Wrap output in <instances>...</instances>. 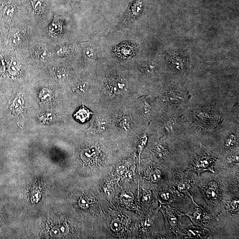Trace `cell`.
<instances>
[{
    "instance_id": "6da1fadb",
    "label": "cell",
    "mask_w": 239,
    "mask_h": 239,
    "mask_svg": "<svg viewBox=\"0 0 239 239\" xmlns=\"http://www.w3.org/2000/svg\"><path fill=\"white\" fill-rule=\"evenodd\" d=\"M192 200L191 208L185 215L188 216L192 224L211 229L213 225V217L209 212L201 206L198 205L194 200L193 196H189Z\"/></svg>"
},
{
    "instance_id": "7a4b0ae2",
    "label": "cell",
    "mask_w": 239,
    "mask_h": 239,
    "mask_svg": "<svg viewBox=\"0 0 239 239\" xmlns=\"http://www.w3.org/2000/svg\"><path fill=\"white\" fill-rule=\"evenodd\" d=\"M217 160L216 156L209 152H201L195 157L187 170L195 171L200 176L205 171H210L216 175L214 170L215 162Z\"/></svg>"
},
{
    "instance_id": "3957f363",
    "label": "cell",
    "mask_w": 239,
    "mask_h": 239,
    "mask_svg": "<svg viewBox=\"0 0 239 239\" xmlns=\"http://www.w3.org/2000/svg\"><path fill=\"white\" fill-rule=\"evenodd\" d=\"M162 211L169 231L178 236L182 226L181 220L185 214L168 205L162 206Z\"/></svg>"
},
{
    "instance_id": "277c9868",
    "label": "cell",
    "mask_w": 239,
    "mask_h": 239,
    "mask_svg": "<svg viewBox=\"0 0 239 239\" xmlns=\"http://www.w3.org/2000/svg\"><path fill=\"white\" fill-rule=\"evenodd\" d=\"M211 234L210 228L191 224L182 226L178 236L181 239H208Z\"/></svg>"
},
{
    "instance_id": "5b68a950",
    "label": "cell",
    "mask_w": 239,
    "mask_h": 239,
    "mask_svg": "<svg viewBox=\"0 0 239 239\" xmlns=\"http://www.w3.org/2000/svg\"><path fill=\"white\" fill-rule=\"evenodd\" d=\"M202 191L204 198L208 205H216L220 201L221 190L220 183L218 181H209L202 187Z\"/></svg>"
},
{
    "instance_id": "8992f818",
    "label": "cell",
    "mask_w": 239,
    "mask_h": 239,
    "mask_svg": "<svg viewBox=\"0 0 239 239\" xmlns=\"http://www.w3.org/2000/svg\"><path fill=\"white\" fill-rule=\"evenodd\" d=\"M187 57L184 54L175 52L169 56V61L174 69L179 72H184L187 68Z\"/></svg>"
},
{
    "instance_id": "52a82bcc",
    "label": "cell",
    "mask_w": 239,
    "mask_h": 239,
    "mask_svg": "<svg viewBox=\"0 0 239 239\" xmlns=\"http://www.w3.org/2000/svg\"><path fill=\"white\" fill-rule=\"evenodd\" d=\"M108 87L112 93L120 94L125 90L127 83L124 78L116 75L109 79Z\"/></svg>"
},
{
    "instance_id": "ba28073f",
    "label": "cell",
    "mask_w": 239,
    "mask_h": 239,
    "mask_svg": "<svg viewBox=\"0 0 239 239\" xmlns=\"http://www.w3.org/2000/svg\"><path fill=\"white\" fill-rule=\"evenodd\" d=\"M179 195L178 190L177 191L174 187L171 188L170 187L169 190L162 191L159 194L162 200L167 203H169V204L178 201Z\"/></svg>"
},
{
    "instance_id": "9c48e42d",
    "label": "cell",
    "mask_w": 239,
    "mask_h": 239,
    "mask_svg": "<svg viewBox=\"0 0 239 239\" xmlns=\"http://www.w3.org/2000/svg\"><path fill=\"white\" fill-rule=\"evenodd\" d=\"M175 185L177 187V190L181 194H185L189 196H192L191 181L189 179L184 178L178 179L175 182Z\"/></svg>"
},
{
    "instance_id": "30bf717a",
    "label": "cell",
    "mask_w": 239,
    "mask_h": 239,
    "mask_svg": "<svg viewBox=\"0 0 239 239\" xmlns=\"http://www.w3.org/2000/svg\"><path fill=\"white\" fill-rule=\"evenodd\" d=\"M185 93L176 90H171L167 93V98L170 103H178L185 100L187 98Z\"/></svg>"
},
{
    "instance_id": "8fae6325",
    "label": "cell",
    "mask_w": 239,
    "mask_h": 239,
    "mask_svg": "<svg viewBox=\"0 0 239 239\" xmlns=\"http://www.w3.org/2000/svg\"><path fill=\"white\" fill-rule=\"evenodd\" d=\"M226 210L231 215H239V201L238 198L230 200L226 204Z\"/></svg>"
},
{
    "instance_id": "7c38bea8",
    "label": "cell",
    "mask_w": 239,
    "mask_h": 239,
    "mask_svg": "<svg viewBox=\"0 0 239 239\" xmlns=\"http://www.w3.org/2000/svg\"><path fill=\"white\" fill-rule=\"evenodd\" d=\"M92 114V112L83 106L76 112L75 114H74V117L81 122L83 123L89 119L90 116Z\"/></svg>"
},
{
    "instance_id": "4fadbf2b",
    "label": "cell",
    "mask_w": 239,
    "mask_h": 239,
    "mask_svg": "<svg viewBox=\"0 0 239 239\" xmlns=\"http://www.w3.org/2000/svg\"><path fill=\"white\" fill-rule=\"evenodd\" d=\"M69 231V228L66 224H62L56 226L51 229L52 236L56 237H61L66 235Z\"/></svg>"
},
{
    "instance_id": "5bb4252c",
    "label": "cell",
    "mask_w": 239,
    "mask_h": 239,
    "mask_svg": "<svg viewBox=\"0 0 239 239\" xmlns=\"http://www.w3.org/2000/svg\"><path fill=\"white\" fill-rule=\"evenodd\" d=\"M237 145H238V139L234 134H231L228 136L225 140V150H229Z\"/></svg>"
},
{
    "instance_id": "9a60e30c",
    "label": "cell",
    "mask_w": 239,
    "mask_h": 239,
    "mask_svg": "<svg viewBox=\"0 0 239 239\" xmlns=\"http://www.w3.org/2000/svg\"><path fill=\"white\" fill-rule=\"evenodd\" d=\"M239 152H231L228 154L225 161V164L228 166H233L239 163Z\"/></svg>"
},
{
    "instance_id": "2e32d148",
    "label": "cell",
    "mask_w": 239,
    "mask_h": 239,
    "mask_svg": "<svg viewBox=\"0 0 239 239\" xmlns=\"http://www.w3.org/2000/svg\"><path fill=\"white\" fill-rule=\"evenodd\" d=\"M148 138L146 135H142L139 138V140L138 144L137 146V151L139 154V166H140V158L141 155V153L143 152L144 148L147 144V141H148Z\"/></svg>"
},
{
    "instance_id": "e0dca14e",
    "label": "cell",
    "mask_w": 239,
    "mask_h": 239,
    "mask_svg": "<svg viewBox=\"0 0 239 239\" xmlns=\"http://www.w3.org/2000/svg\"><path fill=\"white\" fill-rule=\"evenodd\" d=\"M20 63L17 59H14L10 63L9 66V72L11 75H14L17 74L20 70Z\"/></svg>"
},
{
    "instance_id": "ac0fdd59",
    "label": "cell",
    "mask_w": 239,
    "mask_h": 239,
    "mask_svg": "<svg viewBox=\"0 0 239 239\" xmlns=\"http://www.w3.org/2000/svg\"><path fill=\"white\" fill-rule=\"evenodd\" d=\"M162 173L159 169H155L151 172L149 179L153 183L159 182L162 179Z\"/></svg>"
},
{
    "instance_id": "d6986e66",
    "label": "cell",
    "mask_w": 239,
    "mask_h": 239,
    "mask_svg": "<svg viewBox=\"0 0 239 239\" xmlns=\"http://www.w3.org/2000/svg\"><path fill=\"white\" fill-rule=\"evenodd\" d=\"M131 125V121L130 118L127 116H124L121 119L120 121V126L124 130L130 129Z\"/></svg>"
},
{
    "instance_id": "ffe728a7",
    "label": "cell",
    "mask_w": 239,
    "mask_h": 239,
    "mask_svg": "<svg viewBox=\"0 0 239 239\" xmlns=\"http://www.w3.org/2000/svg\"><path fill=\"white\" fill-rule=\"evenodd\" d=\"M106 126L107 122L106 120L101 118L97 119L95 123V127L98 131H104L106 129Z\"/></svg>"
},
{
    "instance_id": "44dd1931",
    "label": "cell",
    "mask_w": 239,
    "mask_h": 239,
    "mask_svg": "<svg viewBox=\"0 0 239 239\" xmlns=\"http://www.w3.org/2000/svg\"><path fill=\"white\" fill-rule=\"evenodd\" d=\"M156 66V64L154 62L149 61L144 64L143 66V70L145 73H151L155 70Z\"/></svg>"
},
{
    "instance_id": "7402d4cb",
    "label": "cell",
    "mask_w": 239,
    "mask_h": 239,
    "mask_svg": "<svg viewBox=\"0 0 239 239\" xmlns=\"http://www.w3.org/2000/svg\"><path fill=\"white\" fill-rule=\"evenodd\" d=\"M51 93L48 90L44 89L40 92V97L42 101L49 102L51 99Z\"/></svg>"
},
{
    "instance_id": "603a6c76",
    "label": "cell",
    "mask_w": 239,
    "mask_h": 239,
    "mask_svg": "<svg viewBox=\"0 0 239 239\" xmlns=\"http://www.w3.org/2000/svg\"><path fill=\"white\" fill-rule=\"evenodd\" d=\"M157 152L159 157L164 159L167 158L169 154L167 148L162 146H159L157 147Z\"/></svg>"
},
{
    "instance_id": "cb8c5ba5",
    "label": "cell",
    "mask_w": 239,
    "mask_h": 239,
    "mask_svg": "<svg viewBox=\"0 0 239 239\" xmlns=\"http://www.w3.org/2000/svg\"><path fill=\"white\" fill-rule=\"evenodd\" d=\"M110 228L112 231L118 232L122 228V224L118 220H113L110 225Z\"/></svg>"
},
{
    "instance_id": "d4e9b609",
    "label": "cell",
    "mask_w": 239,
    "mask_h": 239,
    "mask_svg": "<svg viewBox=\"0 0 239 239\" xmlns=\"http://www.w3.org/2000/svg\"><path fill=\"white\" fill-rule=\"evenodd\" d=\"M88 84L86 81H81L77 85V90L81 93H86L87 91Z\"/></svg>"
},
{
    "instance_id": "484cf974",
    "label": "cell",
    "mask_w": 239,
    "mask_h": 239,
    "mask_svg": "<svg viewBox=\"0 0 239 239\" xmlns=\"http://www.w3.org/2000/svg\"><path fill=\"white\" fill-rule=\"evenodd\" d=\"M97 154V151L95 149H91L84 151L83 152V157L85 159L92 158Z\"/></svg>"
},
{
    "instance_id": "4316f807",
    "label": "cell",
    "mask_w": 239,
    "mask_h": 239,
    "mask_svg": "<svg viewBox=\"0 0 239 239\" xmlns=\"http://www.w3.org/2000/svg\"><path fill=\"white\" fill-rule=\"evenodd\" d=\"M142 112L143 115L145 116H149L151 112V107L149 104L144 100L142 101Z\"/></svg>"
},
{
    "instance_id": "83f0119b",
    "label": "cell",
    "mask_w": 239,
    "mask_h": 239,
    "mask_svg": "<svg viewBox=\"0 0 239 239\" xmlns=\"http://www.w3.org/2000/svg\"><path fill=\"white\" fill-rule=\"evenodd\" d=\"M14 8L11 5L6 6L4 9V15L5 17H12L14 14Z\"/></svg>"
},
{
    "instance_id": "f1b7e54d",
    "label": "cell",
    "mask_w": 239,
    "mask_h": 239,
    "mask_svg": "<svg viewBox=\"0 0 239 239\" xmlns=\"http://www.w3.org/2000/svg\"><path fill=\"white\" fill-rule=\"evenodd\" d=\"M121 198L124 201H129L134 199V196L131 192H124L121 194Z\"/></svg>"
},
{
    "instance_id": "f546056e",
    "label": "cell",
    "mask_w": 239,
    "mask_h": 239,
    "mask_svg": "<svg viewBox=\"0 0 239 239\" xmlns=\"http://www.w3.org/2000/svg\"><path fill=\"white\" fill-rule=\"evenodd\" d=\"M78 205L82 209H87L89 208L90 205L88 200L85 198H81L80 199Z\"/></svg>"
},
{
    "instance_id": "4dcf8cb0",
    "label": "cell",
    "mask_w": 239,
    "mask_h": 239,
    "mask_svg": "<svg viewBox=\"0 0 239 239\" xmlns=\"http://www.w3.org/2000/svg\"><path fill=\"white\" fill-rule=\"evenodd\" d=\"M152 199V196L150 192H144L143 196V201L144 203H149Z\"/></svg>"
},
{
    "instance_id": "1f68e13d",
    "label": "cell",
    "mask_w": 239,
    "mask_h": 239,
    "mask_svg": "<svg viewBox=\"0 0 239 239\" xmlns=\"http://www.w3.org/2000/svg\"><path fill=\"white\" fill-rule=\"evenodd\" d=\"M174 126H175V123L173 121L170 120L167 123L165 127L166 131L170 133L174 130Z\"/></svg>"
},
{
    "instance_id": "d6a6232c",
    "label": "cell",
    "mask_w": 239,
    "mask_h": 239,
    "mask_svg": "<svg viewBox=\"0 0 239 239\" xmlns=\"http://www.w3.org/2000/svg\"><path fill=\"white\" fill-rule=\"evenodd\" d=\"M20 37L18 34H16L14 36H13L12 38V39H11V42H12V44L15 45L17 44L20 40Z\"/></svg>"
},
{
    "instance_id": "836d02e7",
    "label": "cell",
    "mask_w": 239,
    "mask_h": 239,
    "mask_svg": "<svg viewBox=\"0 0 239 239\" xmlns=\"http://www.w3.org/2000/svg\"><path fill=\"white\" fill-rule=\"evenodd\" d=\"M85 54L87 57L89 58H91L94 55V52H93V50L91 48H87L86 50L85 51Z\"/></svg>"
}]
</instances>
